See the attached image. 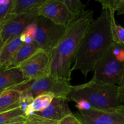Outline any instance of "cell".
<instances>
[{
    "mask_svg": "<svg viewBox=\"0 0 124 124\" xmlns=\"http://www.w3.org/2000/svg\"><path fill=\"white\" fill-rule=\"evenodd\" d=\"M50 54L39 50L18 66L29 82L50 75Z\"/></svg>",
    "mask_w": 124,
    "mask_h": 124,
    "instance_id": "7",
    "label": "cell"
},
{
    "mask_svg": "<svg viewBox=\"0 0 124 124\" xmlns=\"http://www.w3.org/2000/svg\"><path fill=\"white\" fill-rule=\"evenodd\" d=\"M57 124H82L80 120L74 114L71 113L58 121Z\"/></svg>",
    "mask_w": 124,
    "mask_h": 124,
    "instance_id": "25",
    "label": "cell"
},
{
    "mask_svg": "<svg viewBox=\"0 0 124 124\" xmlns=\"http://www.w3.org/2000/svg\"><path fill=\"white\" fill-rule=\"evenodd\" d=\"M110 16V25L114 42L124 44V28L116 23L115 20V11L111 8L107 9Z\"/></svg>",
    "mask_w": 124,
    "mask_h": 124,
    "instance_id": "18",
    "label": "cell"
},
{
    "mask_svg": "<svg viewBox=\"0 0 124 124\" xmlns=\"http://www.w3.org/2000/svg\"><path fill=\"white\" fill-rule=\"evenodd\" d=\"M75 115L82 124H124V105L113 110L92 108Z\"/></svg>",
    "mask_w": 124,
    "mask_h": 124,
    "instance_id": "8",
    "label": "cell"
},
{
    "mask_svg": "<svg viewBox=\"0 0 124 124\" xmlns=\"http://www.w3.org/2000/svg\"><path fill=\"white\" fill-rule=\"evenodd\" d=\"M69 12L78 18L85 13L86 5L82 3L80 0H61Z\"/></svg>",
    "mask_w": 124,
    "mask_h": 124,
    "instance_id": "19",
    "label": "cell"
},
{
    "mask_svg": "<svg viewBox=\"0 0 124 124\" xmlns=\"http://www.w3.org/2000/svg\"><path fill=\"white\" fill-rule=\"evenodd\" d=\"M26 124H57L58 122L33 114L25 117Z\"/></svg>",
    "mask_w": 124,
    "mask_h": 124,
    "instance_id": "24",
    "label": "cell"
},
{
    "mask_svg": "<svg viewBox=\"0 0 124 124\" xmlns=\"http://www.w3.org/2000/svg\"><path fill=\"white\" fill-rule=\"evenodd\" d=\"M35 23L37 31L34 43L39 50L50 54L61 41L66 31L67 27L58 25L41 16Z\"/></svg>",
    "mask_w": 124,
    "mask_h": 124,
    "instance_id": "5",
    "label": "cell"
},
{
    "mask_svg": "<svg viewBox=\"0 0 124 124\" xmlns=\"http://www.w3.org/2000/svg\"><path fill=\"white\" fill-rule=\"evenodd\" d=\"M23 44L20 35L3 44L0 48V70L7 67L12 57Z\"/></svg>",
    "mask_w": 124,
    "mask_h": 124,
    "instance_id": "14",
    "label": "cell"
},
{
    "mask_svg": "<svg viewBox=\"0 0 124 124\" xmlns=\"http://www.w3.org/2000/svg\"><path fill=\"white\" fill-rule=\"evenodd\" d=\"M75 104H76V107L77 108L78 111L88 110L92 108L91 104L84 100H80L76 101Z\"/></svg>",
    "mask_w": 124,
    "mask_h": 124,
    "instance_id": "26",
    "label": "cell"
},
{
    "mask_svg": "<svg viewBox=\"0 0 124 124\" xmlns=\"http://www.w3.org/2000/svg\"><path fill=\"white\" fill-rule=\"evenodd\" d=\"M98 2L101 4L102 8H111L117 15L124 14V0H98Z\"/></svg>",
    "mask_w": 124,
    "mask_h": 124,
    "instance_id": "21",
    "label": "cell"
},
{
    "mask_svg": "<svg viewBox=\"0 0 124 124\" xmlns=\"http://www.w3.org/2000/svg\"><path fill=\"white\" fill-rule=\"evenodd\" d=\"M72 85L70 81L49 75L16 87L22 93V98L34 99L38 96L51 93L54 97L67 98Z\"/></svg>",
    "mask_w": 124,
    "mask_h": 124,
    "instance_id": "4",
    "label": "cell"
},
{
    "mask_svg": "<svg viewBox=\"0 0 124 124\" xmlns=\"http://www.w3.org/2000/svg\"><path fill=\"white\" fill-rule=\"evenodd\" d=\"M118 87L120 99H121L122 104L124 105V76L121 83L118 85Z\"/></svg>",
    "mask_w": 124,
    "mask_h": 124,
    "instance_id": "27",
    "label": "cell"
},
{
    "mask_svg": "<svg viewBox=\"0 0 124 124\" xmlns=\"http://www.w3.org/2000/svg\"><path fill=\"white\" fill-rule=\"evenodd\" d=\"M38 13L55 24L65 27L76 19L61 0H46L39 8Z\"/></svg>",
    "mask_w": 124,
    "mask_h": 124,
    "instance_id": "10",
    "label": "cell"
},
{
    "mask_svg": "<svg viewBox=\"0 0 124 124\" xmlns=\"http://www.w3.org/2000/svg\"><path fill=\"white\" fill-rule=\"evenodd\" d=\"M45 1L46 0H13L10 14L18 15L38 11Z\"/></svg>",
    "mask_w": 124,
    "mask_h": 124,
    "instance_id": "16",
    "label": "cell"
},
{
    "mask_svg": "<svg viewBox=\"0 0 124 124\" xmlns=\"http://www.w3.org/2000/svg\"><path fill=\"white\" fill-rule=\"evenodd\" d=\"M28 82L18 68L0 70V91L16 88Z\"/></svg>",
    "mask_w": 124,
    "mask_h": 124,
    "instance_id": "12",
    "label": "cell"
},
{
    "mask_svg": "<svg viewBox=\"0 0 124 124\" xmlns=\"http://www.w3.org/2000/svg\"><path fill=\"white\" fill-rule=\"evenodd\" d=\"M67 98L54 97L50 105L44 110L35 113V115L58 122L67 115L72 113L68 105Z\"/></svg>",
    "mask_w": 124,
    "mask_h": 124,
    "instance_id": "11",
    "label": "cell"
},
{
    "mask_svg": "<svg viewBox=\"0 0 124 124\" xmlns=\"http://www.w3.org/2000/svg\"><path fill=\"white\" fill-rule=\"evenodd\" d=\"M9 124H26V119L25 117H23V118L14 121Z\"/></svg>",
    "mask_w": 124,
    "mask_h": 124,
    "instance_id": "28",
    "label": "cell"
},
{
    "mask_svg": "<svg viewBox=\"0 0 124 124\" xmlns=\"http://www.w3.org/2000/svg\"><path fill=\"white\" fill-rule=\"evenodd\" d=\"M114 42L107 9L93 20L81 41L75 58L72 71L79 70L85 77L94 71L98 63Z\"/></svg>",
    "mask_w": 124,
    "mask_h": 124,
    "instance_id": "1",
    "label": "cell"
},
{
    "mask_svg": "<svg viewBox=\"0 0 124 124\" xmlns=\"http://www.w3.org/2000/svg\"><path fill=\"white\" fill-rule=\"evenodd\" d=\"M68 100L76 102L84 100L92 108L100 110H113L122 106L117 85L99 84L88 82L72 86L67 96Z\"/></svg>",
    "mask_w": 124,
    "mask_h": 124,
    "instance_id": "3",
    "label": "cell"
},
{
    "mask_svg": "<svg viewBox=\"0 0 124 124\" xmlns=\"http://www.w3.org/2000/svg\"><path fill=\"white\" fill-rule=\"evenodd\" d=\"M54 98V94L51 93L41 94L35 98L27 111L25 117L29 115H33L35 113L44 110L50 105Z\"/></svg>",
    "mask_w": 124,
    "mask_h": 124,
    "instance_id": "17",
    "label": "cell"
},
{
    "mask_svg": "<svg viewBox=\"0 0 124 124\" xmlns=\"http://www.w3.org/2000/svg\"><path fill=\"white\" fill-rule=\"evenodd\" d=\"M13 0H0V25L10 15Z\"/></svg>",
    "mask_w": 124,
    "mask_h": 124,
    "instance_id": "23",
    "label": "cell"
},
{
    "mask_svg": "<svg viewBox=\"0 0 124 124\" xmlns=\"http://www.w3.org/2000/svg\"><path fill=\"white\" fill-rule=\"evenodd\" d=\"M22 93L16 88L4 91L0 95V113L20 107Z\"/></svg>",
    "mask_w": 124,
    "mask_h": 124,
    "instance_id": "13",
    "label": "cell"
},
{
    "mask_svg": "<svg viewBox=\"0 0 124 124\" xmlns=\"http://www.w3.org/2000/svg\"><path fill=\"white\" fill-rule=\"evenodd\" d=\"M39 16L38 10L18 15H9L6 20L0 25V31L4 43L21 35L24 29L29 24L34 23Z\"/></svg>",
    "mask_w": 124,
    "mask_h": 124,
    "instance_id": "9",
    "label": "cell"
},
{
    "mask_svg": "<svg viewBox=\"0 0 124 124\" xmlns=\"http://www.w3.org/2000/svg\"><path fill=\"white\" fill-rule=\"evenodd\" d=\"M3 44H4V42H3V41H2V37H1V31H0V48L2 47V46L3 45Z\"/></svg>",
    "mask_w": 124,
    "mask_h": 124,
    "instance_id": "29",
    "label": "cell"
},
{
    "mask_svg": "<svg viewBox=\"0 0 124 124\" xmlns=\"http://www.w3.org/2000/svg\"><path fill=\"white\" fill-rule=\"evenodd\" d=\"M124 76V63L108 51L98 63L90 82L99 84L117 85Z\"/></svg>",
    "mask_w": 124,
    "mask_h": 124,
    "instance_id": "6",
    "label": "cell"
},
{
    "mask_svg": "<svg viewBox=\"0 0 124 124\" xmlns=\"http://www.w3.org/2000/svg\"><path fill=\"white\" fill-rule=\"evenodd\" d=\"M38 51H39L38 48L34 42L30 44H23L15 53L6 69L18 68L20 64L29 59Z\"/></svg>",
    "mask_w": 124,
    "mask_h": 124,
    "instance_id": "15",
    "label": "cell"
},
{
    "mask_svg": "<svg viewBox=\"0 0 124 124\" xmlns=\"http://www.w3.org/2000/svg\"><path fill=\"white\" fill-rule=\"evenodd\" d=\"M25 117V114L20 107L10 111L0 113V124H4Z\"/></svg>",
    "mask_w": 124,
    "mask_h": 124,
    "instance_id": "20",
    "label": "cell"
},
{
    "mask_svg": "<svg viewBox=\"0 0 124 124\" xmlns=\"http://www.w3.org/2000/svg\"><path fill=\"white\" fill-rule=\"evenodd\" d=\"M37 31V26L35 21L29 24L23 31L21 36V39L23 44H30L34 42Z\"/></svg>",
    "mask_w": 124,
    "mask_h": 124,
    "instance_id": "22",
    "label": "cell"
},
{
    "mask_svg": "<svg viewBox=\"0 0 124 124\" xmlns=\"http://www.w3.org/2000/svg\"><path fill=\"white\" fill-rule=\"evenodd\" d=\"M93 10L85 11L67 27L61 41L50 53V75L70 81L71 64L82 38L93 21Z\"/></svg>",
    "mask_w": 124,
    "mask_h": 124,
    "instance_id": "2",
    "label": "cell"
},
{
    "mask_svg": "<svg viewBox=\"0 0 124 124\" xmlns=\"http://www.w3.org/2000/svg\"><path fill=\"white\" fill-rule=\"evenodd\" d=\"M4 91H0V95H1V94L2 93V92H4Z\"/></svg>",
    "mask_w": 124,
    "mask_h": 124,
    "instance_id": "31",
    "label": "cell"
},
{
    "mask_svg": "<svg viewBox=\"0 0 124 124\" xmlns=\"http://www.w3.org/2000/svg\"><path fill=\"white\" fill-rule=\"evenodd\" d=\"M22 119V118H21ZM18 120H19V119H18ZM16 121H17V120H16ZM13 122H14V121H13ZM8 122V123H6V124H10V123H12V122Z\"/></svg>",
    "mask_w": 124,
    "mask_h": 124,
    "instance_id": "30",
    "label": "cell"
}]
</instances>
